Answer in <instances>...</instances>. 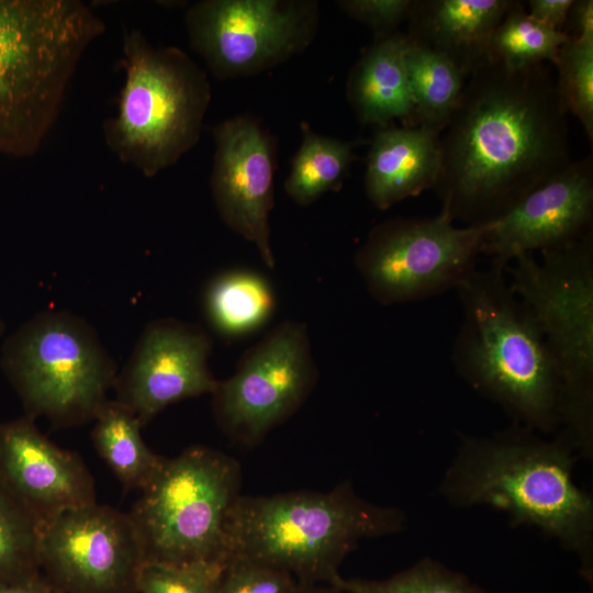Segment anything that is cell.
Here are the masks:
<instances>
[{"label":"cell","mask_w":593,"mask_h":593,"mask_svg":"<svg viewBox=\"0 0 593 593\" xmlns=\"http://www.w3.org/2000/svg\"><path fill=\"white\" fill-rule=\"evenodd\" d=\"M567 112L547 63L512 70L484 60L440 134V212L463 225L492 223L566 168Z\"/></svg>","instance_id":"cell-1"},{"label":"cell","mask_w":593,"mask_h":593,"mask_svg":"<svg viewBox=\"0 0 593 593\" xmlns=\"http://www.w3.org/2000/svg\"><path fill=\"white\" fill-rule=\"evenodd\" d=\"M544 436L515 423L491 435L459 433L438 492L458 508L489 506L512 525L537 527L577 556L592 586L593 499L573 478L580 457L562 433Z\"/></svg>","instance_id":"cell-2"},{"label":"cell","mask_w":593,"mask_h":593,"mask_svg":"<svg viewBox=\"0 0 593 593\" xmlns=\"http://www.w3.org/2000/svg\"><path fill=\"white\" fill-rule=\"evenodd\" d=\"M505 273L493 266L475 268L456 287L462 323L451 361L458 374L513 423L553 435L561 429L555 363L534 313Z\"/></svg>","instance_id":"cell-3"},{"label":"cell","mask_w":593,"mask_h":593,"mask_svg":"<svg viewBox=\"0 0 593 593\" xmlns=\"http://www.w3.org/2000/svg\"><path fill=\"white\" fill-rule=\"evenodd\" d=\"M405 526L402 510L368 502L349 482L328 492L239 495L227 519L225 561L255 562L287 572L300 584L329 585L361 540Z\"/></svg>","instance_id":"cell-4"},{"label":"cell","mask_w":593,"mask_h":593,"mask_svg":"<svg viewBox=\"0 0 593 593\" xmlns=\"http://www.w3.org/2000/svg\"><path fill=\"white\" fill-rule=\"evenodd\" d=\"M104 31L79 0H0V155L38 152L83 54Z\"/></svg>","instance_id":"cell-5"},{"label":"cell","mask_w":593,"mask_h":593,"mask_svg":"<svg viewBox=\"0 0 593 593\" xmlns=\"http://www.w3.org/2000/svg\"><path fill=\"white\" fill-rule=\"evenodd\" d=\"M122 53L124 82L104 142L121 163L154 177L198 144L211 86L186 52L156 47L139 30L124 33Z\"/></svg>","instance_id":"cell-6"},{"label":"cell","mask_w":593,"mask_h":593,"mask_svg":"<svg viewBox=\"0 0 593 593\" xmlns=\"http://www.w3.org/2000/svg\"><path fill=\"white\" fill-rule=\"evenodd\" d=\"M517 256L505 269L529 306L555 363L562 433L593 457V232L561 248Z\"/></svg>","instance_id":"cell-7"},{"label":"cell","mask_w":593,"mask_h":593,"mask_svg":"<svg viewBox=\"0 0 593 593\" xmlns=\"http://www.w3.org/2000/svg\"><path fill=\"white\" fill-rule=\"evenodd\" d=\"M0 367L26 415L57 425L93 419L119 373L93 326L65 310L22 323L3 342Z\"/></svg>","instance_id":"cell-8"},{"label":"cell","mask_w":593,"mask_h":593,"mask_svg":"<svg viewBox=\"0 0 593 593\" xmlns=\"http://www.w3.org/2000/svg\"><path fill=\"white\" fill-rule=\"evenodd\" d=\"M239 482L238 463L213 449L194 447L163 460L130 516L145 560L224 563Z\"/></svg>","instance_id":"cell-9"},{"label":"cell","mask_w":593,"mask_h":593,"mask_svg":"<svg viewBox=\"0 0 593 593\" xmlns=\"http://www.w3.org/2000/svg\"><path fill=\"white\" fill-rule=\"evenodd\" d=\"M488 226H457L441 212L385 220L357 250L356 268L382 305L429 299L456 289L477 268Z\"/></svg>","instance_id":"cell-10"},{"label":"cell","mask_w":593,"mask_h":593,"mask_svg":"<svg viewBox=\"0 0 593 593\" xmlns=\"http://www.w3.org/2000/svg\"><path fill=\"white\" fill-rule=\"evenodd\" d=\"M317 2L201 0L184 16L192 49L220 79L250 76L304 49L313 40Z\"/></svg>","instance_id":"cell-11"},{"label":"cell","mask_w":593,"mask_h":593,"mask_svg":"<svg viewBox=\"0 0 593 593\" xmlns=\"http://www.w3.org/2000/svg\"><path fill=\"white\" fill-rule=\"evenodd\" d=\"M316 378L306 325L284 321L242 356L233 376L217 381L216 419L231 437L254 445L300 407Z\"/></svg>","instance_id":"cell-12"},{"label":"cell","mask_w":593,"mask_h":593,"mask_svg":"<svg viewBox=\"0 0 593 593\" xmlns=\"http://www.w3.org/2000/svg\"><path fill=\"white\" fill-rule=\"evenodd\" d=\"M130 516L94 503L43 522L38 566L48 583L66 593H127L144 562Z\"/></svg>","instance_id":"cell-13"},{"label":"cell","mask_w":593,"mask_h":593,"mask_svg":"<svg viewBox=\"0 0 593 593\" xmlns=\"http://www.w3.org/2000/svg\"><path fill=\"white\" fill-rule=\"evenodd\" d=\"M210 336L174 317L149 322L115 380L116 401L144 425L178 401L213 393Z\"/></svg>","instance_id":"cell-14"},{"label":"cell","mask_w":593,"mask_h":593,"mask_svg":"<svg viewBox=\"0 0 593 593\" xmlns=\"http://www.w3.org/2000/svg\"><path fill=\"white\" fill-rule=\"evenodd\" d=\"M593 232V157L536 187L489 223L482 255L505 270L517 256L568 246Z\"/></svg>","instance_id":"cell-15"},{"label":"cell","mask_w":593,"mask_h":593,"mask_svg":"<svg viewBox=\"0 0 593 593\" xmlns=\"http://www.w3.org/2000/svg\"><path fill=\"white\" fill-rule=\"evenodd\" d=\"M215 153L211 192L223 222L253 243L264 264L275 267L269 215L273 197V146L261 125L236 116L212 130Z\"/></svg>","instance_id":"cell-16"},{"label":"cell","mask_w":593,"mask_h":593,"mask_svg":"<svg viewBox=\"0 0 593 593\" xmlns=\"http://www.w3.org/2000/svg\"><path fill=\"white\" fill-rule=\"evenodd\" d=\"M25 415L0 424V481L41 524L94 503L89 472L71 452L47 439Z\"/></svg>","instance_id":"cell-17"},{"label":"cell","mask_w":593,"mask_h":593,"mask_svg":"<svg viewBox=\"0 0 593 593\" xmlns=\"http://www.w3.org/2000/svg\"><path fill=\"white\" fill-rule=\"evenodd\" d=\"M515 0H413L407 40L449 59L468 78Z\"/></svg>","instance_id":"cell-18"},{"label":"cell","mask_w":593,"mask_h":593,"mask_svg":"<svg viewBox=\"0 0 593 593\" xmlns=\"http://www.w3.org/2000/svg\"><path fill=\"white\" fill-rule=\"evenodd\" d=\"M440 134L421 126L380 127L367 157L365 188L379 210L433 189L440 167Z\"/></svg>","instance_id":"cell-19"},{"label":"cell","mask_w":593,"mask_h":593,"mask_svg":"<svg viewBox=\"0 0 593 593\" xmlns=\"http://www.w3.org/2000/svg\"><path fill=\"white\" fill-rule=\"evenodd\" d=\"M405 51V34L379 36L354 66L347 97L360 122L384 127L401 119L413 126L414 105Z\"/></svg>","instance_id":"cell-20"},{"label":"cell","mask_w":593,"mask_h":593,"mask_svg":"<svg viewBox=\"0 0 593 593\" xmlns=\"http://www.w3.org/2000/svg\"><path fill=\"white\" fill-rule=\"evenodd\" d=\"M203 307L210 325L221 335L239 337L267 324L276 307L269 281L247 269H232L205 287Z\"/></svg>","instance_id":"cell-21"},{"label":"cell","mask_w":593,"mask_h":593,"mask_svg":"<svg viewBox=\"0 0 593 593\" xmlns=\"http://www.w3.org/2000/svg\"><path fill=\"white\" fill-rule=\"evenodd\" d=\"M92 439L102 459L127 489H143L164 459L144 443L142 423L123 404L107 401L94 416Z\"/></svg>","instance_id":"cell-22"},{"label":"cell","mask_w":593,"mask_h":593,"mask_svg":"<svg viewBox=\"0 0 593 593\" xmlns=\"http://www.w3.org/2000/svg\"><path fill=\"white\" fill-rule=\"evenodd\" d=\"M405 64L414 105L413 126L441 134L467 78L449 59L407 37Z\"/></svg>","instance_id":"cell-23"},{"label":"cell","mask_w":593,"mask_h":593,"mask_svg":"<svg viewBox=\"0 0 593 593\" xmlns=\"http://www.w3.org/2000/svg\"><path fill=\"white\" fill-rule=\"evenodd\" d=\"M303 139L284 183L288 195L309 205L339 188L354 159L355 144L318 135L303 125Z\"/></svg>","instance_id":"cell-24"},{"label":"cell","mask_w":593,"mask_h":593,"mask_svg":"<svg viewBox=\"0 0 593 593\" xmlns=\"http://www.w3.org/2000/svg\"><path fill=\"white\" fill-rule=\"evenodd\" d=\"M568 40L563 32L536 22L522 2L515 1L491 37L486 59L512 70L544 63L553 65Z\"/></svg>","instance_id":"cell-25"},{"label":"cell","mask_w":593,"mask_h":593,"mask_svg":"<svg viewBox=\"0 0 593 593\" xmlns=\"http://www.w3.org/2000/svg\"><path fill=\"white\" fill-rule=\"evenodd\" d=\"M41 522L0 481V583L38 573Z\"/></svg>","instance_id":"cell-26"},{"label":"cell","mask_w":593,"mask_h":593,"mask_svg":"<svg viewBox=\"0 0 593 593\" xmlns=\"http://www.w3.org/2000/svg\"><path fill=\"white\" fill-rule=\"evenodd\" d=\"M329 585L344 593H490L429 557L388 579H345L339 574Z\"/></svg>","instance_id":"cell-27"},{"label":"cell","mask_w":593,"mask_h":593,"mask_svg":"<svg viewBox=\"0 0 593 593\" xmlns=\"http://www.w3.org/2000/svg\"><path fill=\"white\" fill-rule=\"evenodd\" d=\"M553 66L556 85L567 109L593 142V35L569 38L559 49Z\"/></svg>","instance_id":"cell-28"},{"label":"cell","mask_w":593,"mask_h":593,"mask_svg":"<svg viewBox=\"0 0 593 593\" xmlns=\"http://www.w3.org/2000/svg\"><path fill=\"white\" fill-rule=\"evenodd\" d=\"M224 563H170L145 560L138 568L136 593H215Z\"/></svg>","instance_id":"cell-29"},{"label":"cell","mask_w":593,"mask_h":593,"mask_svg":"<svg viewBox=\"0 0 593 593\" xmlns=\"http://www.w3.org/2000/svg\"><path fill=\"white\" fill-rule=\"evenodd\" d=\"M299 583L278 569L230 559L224 562L215 593H295Z\"/></svg>","instance_id":"cell-30"},{"label":"cell","mask_w":593,"mask_h":593,"mask_svg":"<svg viewBox=\"0 0 593 593\" xmlns=\"http://www.w3.org/2000/svg\"><path fill=\"white\" fill-rule=\"evenodd\" d=\"M338 7L348 16L366 24L377 33V37L395 32L407 21L412 0H343Z\"/></svg>","instance_id":"cell-31"},{"label":"cell","mask_w":593,"mask_h":593,"mask_svg":"<svg viewBox=\"0 0 593 593\" xmlns=\"http://www.w3.org/2000/svg\"><path fill=\"white\" fill-rule=\"evenodd\" d=\"M572 2L573 0H529L527 13L536 22L562 32Z\"/></svg>","instance_id":"cell-32"},{"label":"cell","mask_w":593,"mask_h":593,"mask_svg":"<svg viewBox=\"0 0 593 593\" xmlns=\"http://www.w3.org/2000/svg\"><path fill=\"white\" fill-rule=\"evenodd\" d=\"M562 32L568 38L593 35V1L573 0Z\"/></svg>","instance_id":"cell-33"},{"label":"cell","mask_w":593,"mask_h":593,"mask_svg":"<svg viewBox=\"0 0 593 593\" xmlns=\"http://www.w3.org/2000/svg\"><path fill=\"white\" fill-rule=\"evenodd\" d=\"M49 583L40 573L29 578L0 583V593H43Z\"/></svg>","instance_id":"cell-34"},{"label":"cell","mask_w":593,"mask_h":593,"mask_svg":"<svg viewBox=\"0 0 593 593\" xmlns=\"http://www.w3.org/2000/svg\"><path fill=\"white\" fill-rule=\"evenodd\" d=\"M295 593H344L331 585L325 588L320 586L318 584H300Z\"/></svg>","instance_id":"cell-35"},{"label":"cell","mask_w":593,"mask_h":593,"mask_svg":"<svg viewBox=\"0 0 593 593\" xmlns=\"http://www.w3.org/2000/svg\"><path fill=\"white\" fill-rule=\"evenodd\" d=\"M43 593H66L61 590H58L56 588H53L51 584L47 586V589Z\"/></svg>","instance_id":"cell-36"},{"label":"cell","mask_w":593,"mask_h":593,"mask_svg":"<svg viewBox=\"0 0 593 593\" xmlns=\"http://www.w3.org/2000/svg\"><path fill=\"white\" fill-rule=\"evenodd\" d=\"M4 328H5L4 322H3L2 317L0 316V340H1L2 336H3Z\"/></svg>","instance_id":"cell-37"},{"label":"cell","mask_w":593,"mask_h":593,"mask_svg":"<svg viewBox=\"0 0 593 593\" xmlns=\"http://www.w3.org/2000/svg\"><path fill=\"white\" fill-rule=\"evenodd\" d=\"M127 593H136L135 591H132V592H127Z\"/></svg>","instance_id":"cell-38"}]
</instances>
